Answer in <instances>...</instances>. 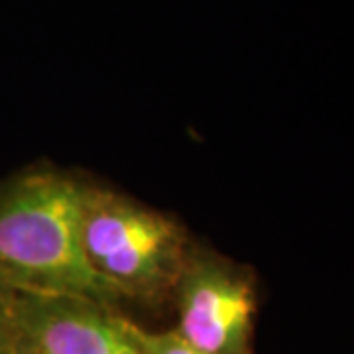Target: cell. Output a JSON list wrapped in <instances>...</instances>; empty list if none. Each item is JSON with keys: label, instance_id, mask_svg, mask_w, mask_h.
<instances>
[{"label": "cell", "instance_id": "cell-1", "mask_svg": "<svg viewBox=\"0 0 354 354\" xmlns=\"http://www.w3.org/2000/svg\"><path fill=\"white\" fill-rule=\"evenodd\" d=\"M85 181L30 167L0 181V281L18 293L73 295L114 305L120 297L88 266L81 246Z\"/></svg>", "mask_w": 354, "mask_h": 354}, {"label": "cell", "instance_id": "cell-2", "mask_svg": "<svg viewBox=\"0 0 354 354\" xmlns=\"http://www.w3.org/2000/svg\"><path fill=\"white\" fill-rule=\"evenodd\" d=\"M79 232L91 270L120 301H160L174 293L193 248L176 218L88 181Z\"/></svg>", "mask_w": 354, "mask_h": 354}, {"label": "cell", "instance_id": "cell-3", "mask_svg": "<svg viewBox=\"0 0 354 354\" xmlns=\"http://www.w3.org/2000/svg\"><path fill=\"white\" fill-rule=\"evenodd\" d=\"M177 333L209 354H252L256 286L250 272L207 248H191L174 290Z\"/></svg>", "mask_w": 354, "mask_h": 354}, {"label": "cell", "instance_id": "cell-4", "mask_svg": "<svg viewBox=\"0 0 354 354\" xmlns=\"http://www.w3.org/2000/svg\"><path fill=\"white\" fill-rule=\"evenodd\" d=\"M18 354H122L114 307L73 295L16 291Z\"/></svg>", "mask_w": 354, "mask_h": 354}, {"label": "cell", "instance_id": "cell-5", "mask_svg": "<svg viewBox=\"0 0 354 354\" xmlns=\"http://www.w3.org/2000/svg\"><path fill=\"white\" fill-rule=\"evenodd\" d=\"M122 327L132 341L140 344L148 354H209L183 339L176 329L174 330H148L136 325L128 317L120 315Z\"/></svg>", "mask_w": 354, "mask_h": 354}, {"label": "cell", "instance_id": "cell-6", "mask_svg": "<svg viewBox=\"0 0 354 354\" xmlns=\"http://www.w3.org/2000/svg\"><path fill=\"white\" fill-rule=\"evenodd\" d=\"M0 354H18L16 291L0 281Z\"/></svg>", "mask_w": 354, "mask_h": 354}, {"label": "cell", "instance_id": "cell-7", "mask_svg": "<svg viewBox=\"0 0 354 354\" xmlns=\"http://www.w3.org/2000/svg\"><path fill=\"white\" fill-rule=\"evenodd\" d=\"M120 325H122V321H120ZM122 330H124V327H122ZM122 354H148L140 344H136V342L132 341L130 337H128V333L124 330V342H122Z\"/></svg>", "mask_w": 354, "mask_h": 354}]
</instances>
